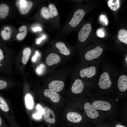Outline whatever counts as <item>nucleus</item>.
<instances>
[{
  "instance_id": "1",
  "label": "nucleus",
  "mask_w": 127,
  "mask_h": 127,
  "mask_svg": "<svg viewBox=\"0 0 127 127\" xmlns=\"http://www.w3.org/2000/svg\"><path fill=\"white\" fill-rule=\"evenodd\" d=\"M118 73L113 65L108 63L103 65L100 75L97 78L95 86L94 94L99 96H107L115 98V82Z\"/></svg>"
},
{
  "instance_id": "2",
  "label": "nucleus",
  "mask_w": 127,
  "mask_h": 127,
  "mask_svg": "<svg viewBox=\"0 0 127 127\" xmlns=\"http://www.w3.org/2000/svg\"><path fill=\"white\" fill-rule=\"evenodd\" d=\"M85 96L92 106L107 120H112L118 117L121 109L119 101L116 98L91 93Z\"/></svg>"
},
{
  "instance_id": "3",
  "label": "nucleus",
  "mask_w": 127,
  "mask_h": 127,
  "mask_svg": "<svg viewBox=\"0 0 127 127\" xmlns=\"http://www.w3.org/2000/svg\"><path fill=\"white\" fill-rule=\"evenodd\" d=\"M99 63L85 65L79 72L80 78L91 91L94 87L97 78L98 69Z\"/></svg>"
},
{
  "instance_id": "4",
  "label": "nucleus",
  "mask_w": 127,
  "mask_h": 127,
  "mask_svg": "<svg viewBox=\"0 0 127 127\" xmlns=\"http://www.w3.org/2000/svg\"><path fill=\"white\" fill-rule=\"evenodd\" d=\"M81 104L83 113L89 120L93 121L101 122L107 120L100 112L95 109L89 102L85 96L78 99Z\"/></svg>"
},
{
  "instance_id": "5",
  "label": "nucleus",
  "mask_w": 127,
  "mask_h": 127,
  "mask_svg": "<svg viewBox=\"0 0 127 127\" xmlns=\"http://www.w3.org/2000/svg\"><path fill=\"white\" fill-rule=\"evenodd\" d=\"M115 94L119 101L127 96V75L126 73H118L115 82Z\"/></svg>"
},
{
  "instance_id": "6",
  "label": "nucleus",
  "mask_w": 127,
  "mask_h": 127,
  "mask_svg": "<svg viewBox=\"0 0 127 127\" xmlns=\"http://www.w3.org/2000/svg\"><path fill=\"white\" fill-rule=\"evenodd\" d=\"M48 8L49 12L50 30L53 32L59 31L61 28L60 17L58 10L54 3L49 1Z\"/></svg>"
},
{
  "instance_id": "7",
  "label": "nucleus",
  "mask_w": 127,
  "mask_h": 127,
  "mask_svg": "<svg viewBox=\"0 0 127 127\" xmlns=\"http://www.w3.org/2000/svg\"><path fill=\"white\" fill-rule=\"evenodd\" d=\"M103 49L98 45L94 48L88 50L84 54L83 58L85 65L99 63L101 61Z\"/></svg>"
},
{
  "instance_id": "8",
  "label": "nucleus",
  "mask_w": 127,
  "mask_h": 127,
  "mask_svg": "<svg viewBox=\"0 0 127 127\" xmlns=\"http://www.w3.org/2000/svg\"><path fill=\"white\" fill-rule=\"evenodd\" d=\"M72 92L78 98L91 93V90L88 88L83 81L80 78L75 79L71 87Z\"/></svg>"
},
{
  "instance_id": "9",
  "label": "nucleus",
  "mask_w": 127,
  "mask_h": 127,
  "mask_svg": "<svg viewBox=\"0 0 127 127\" xmlns=\"http://www.w3.org/2000/svg\"><path fill=\"white\" fill-rule=\"evenodd\" d=\"M66 117L69 122L74 123H78L84 119L88 120L84 114L77 111H70L67 114Z\"/></svg>"
},
{
  "instance_id": "10",
  "label": "nucleus",
  "mask_w": 127,
  "mask_h": 127,
  "mask_svg": "<svg viewBox=\"0 0 127 127\" xmlns=\"http://www.w3.org/2000/svg\"><path fill=\"white\" fill-rule=\"evenodd\" d=\"M91 30V26L90 24H86L83 25L78 33L79 41L80 43L85 42L89 36Z\"/></svg>"
},
{
  "instance_id": "11",
  "label": "nucleus",
  "mask_w": 127,
  "mask_h": 127,
  "mask_svg": "<svg viewBox=\"0 0 127 127\" xmlns=\"http://www.w3.org/2000/svg\"><path fill=\"white\" fill-rule=\"evenodd\" d=\"M43 116L45 121L50 124H53L56 121L55 115L54 111L47 106L43 109Z\"/></svg>"
},
{
  "instance_id": "12",
  "label": "nucleus",
  "mask_w": 127,
  "mask_h": 127,
  "mask_svg": "<svg viewBox=\"0 0 127 127\" xmlns=\"http://www.w3.org/2000/svg\"><path fill=\"white\" fill-rule=\"evenodd\" d=\"M54 46L56 48L61 54L68 56L71 53V51L64 42L60 40H56Z\"/></svg>"
},
{
  "instance_id": "13",
  "label": "nucleus",
  "mask_w": 127,
  "mask_h": 127,
  "mask_svg": "<svg viewBox=\"0 0 127 127\" xmlns=\"http://www.w3.org/2000/svg\"><path fill=\"white\" fill-rule=\"evenodd\" d=\"M64 85V82L61 80H54L51 81L49 84V89L56 92L61 91Z\"/></svg>"
},
{
  "instance_id": "14",
  "label": "nucleus",
  "mask_w": 127,
  "mask_h": 127,
  "mask_svg": "<svg viewBox=\"0 0 127 127\" xmlns=\"http://www.w3.org/2000/svg\"><path fill=\"white\" fill-rule=\"evenodd\" d=\"M43 94L45 96L49 98L54 103H57L60 100V96L59 95L57 92L49 89H45Z\"/></svg>"
},
{
  "instance_id": "15",
  "label": "nucleus",
  "mask_w": 127,
  "mask_h": 127,
  "mask_svg": "<svg viewBox=\"0 0 127 127\" xmlns=\"http://www.w3.org/2000/svg\"><path fill=\"white\" fill-rule=\"evenodd\" d=\"M60 60V57L58 55L55 53H52L47 57L45 61L48 65L51 66L58 63Z\"/></svg>"
},
{
  "instance_id": "16",
  "label": "nucleus",
  "mask_w": 127,
  "mask_h": 127,
  "mask_svg": "<svg viewBox=\"0 0 127 127\" xmlns=\"http://www.w3.org/2000/svg\"><path fill=\"white\" fill-rule=\"evenodd\" d=\"M33 5V3L32 1L27 0L24 4L19 7V10L22 14H26L31 9Z\"/></svg>"
},
{
  "instance_id": "17",
  "label": "nucleus",
  "mask_w": 127,
  "mask_h": 127,
  "mask_svg": "<svg viewBox=\"0 0 127 127\" xmlns=\"http://www.w3.org/2000/svg\"><path fill=\"white\" fill-rule=\"evenodd\" d=\"M9 9L8 6L5 4H0V18L1 19H4L8 15Z\"/></svg>"
},
{
  "instance_id": "18",
  "label": "nucleus",
  "mask_w": 127,
  "mask_h": 127,
  "mask_svg": "<svg viewBox=\"0 0 127 127\" xmlns=\"http://www.w3.org/2000/svg\"><path fill=\"white\" fill-rule=\"evenodd\" d=\"M4 29V30H2L1 32V36L3 39L7 40L10 38L11 29L9 27L7 26L5 27Z\"/></svg>"
},
{
  "instance_id": "19",
  "label": "nucleus",
  "mask_w": 127,
  "mask_h": 127,
  "mask_svg": "<svg viewBox=\"0 0 127 127\" xmlns=\"http://www.w3.org/2000/svg\"><path fill=\"white\" fill-rule=\"evenodd\" d=\"M0 109L5 113L8 112L9 109V107L6 101L0 95Z\"/></svg>"
},
{
  "instance_id": "20",
  "label": "nucleus",
  "mask_w": 127,
  "mask_h": 127,
  "mask_svg": "<svg viewBox=\"0 0 127 127\" xmlns=\"http://www.w3.org/2000/svg\"><path fill=\"white\" fill-rule=\"evenodd\" d=\"M27 28L25 25L20 27L19 29V33L16 36V37L19 40L23 39L26 36L27 33Z\"/></svg>"
},
{
  "instance_id": "21",
  "label": "nucleus",
  "mask_w": 127,
  "mask_h": 127,
  "mask_svg": "<svg viewBox=\"0 0 127 127\" xmlns=\"http://www.w3.org/2000/svg\"><path fill=\"white\" fill-rule=\"evenodd\" d=\"M118 37L121 42L127 44V31L126 30L124 29L120 30L118 32Z\"/></svg>"
},
{
  "instance_id": "22",
  "label": "nucleus",
  "mask_w": 127,
  "mask_h": 127,
  "mask_svg": "<svg viewBox=\"0 0 127 127\" xmlns=\"http://www.w3.org/2000/svg\"><path fill=\"white\" fill-rule=\"evenodd\" d=\"M31 53V50L29 48H26L23 51V56L22 58V62L24 64H26L27 62Z\"/></svg>"
},
{
  "instance_id": "23",
  "label": "nucleus",
  "mask_w": 127,
  "mask_h": 127,
  "mask_svg": "<svg viewBox=\"0 0 127 127\" xmlns=\"http://www.w3.org/2000/svg\"><path fill=\"white\" fill-rule=\"evenodd\" d=\"M109 7L112 10L116 11L120 7L119 0H109L107 2Z\"/></svg>"
},
{
  "instance_id": "24",
  "label": "nucleus",
  "mask_w": 127,
  "mask_h": 127,
  "mask_svg": "<svg viewBox=\"0 0 127 127\" xmlns=\"http://www.w3.org/2000/svg\"><path fill=\"white\" fill-rule=\"evenodd\" d=\"M40 16L46 21H49V14L48 8L46 6L42 7L40 12Z\"/></svg>"
},
{
  "instance_id": "25",
  "label": "nucleus",
  "mask_w": 127,
  "mask_h": 127,
  "mask_svg": "<svg viewBox=\"0 0 127 127\" xmlns=\"http://www.w3.org/2000/svg\"><path fill=\"white\" fill-rule=\"evenodd\" d=\"M25 101L26 105L27 108L29 109H32L33 106L32 98L29 94H27L25 97Z\"/></svg>"
},
{
  "instance_id": "26",
  "label": "nucleus",
  "mask_w": 127,
  "mask_h": 127,
  "mask_svg": "<svg viewBox=\"0 0 127 127\" xmlns=\"http://www.w3.org/2000/svg\"><path fill=\"white\" fill-rule=\"evenodd\" d=\"M45 66L43 64H41L37 67L36 69V73L39 75H42L44 71Z\"/></svg>"
},
{
  "instance_id": "27",
  "label": "nucleus",
  "mask_w": 127,
  "mask_h": 127,
  "mask_svg": "<svg viewBox=\"0 0 127 127\" xmlns=\"http://www.w3.org/2000/svg\"><path fill=\"white\" fill-rule=\"evenodd\" d=\"M100 20L103 24L107 25L108 24V20L106 16L103 14L101 15L99 17Z\"/></svg>"
},
{
  "instance_id": "28",
  "label": "nucleus",
  "mask_w": 127,
  "mask_h": 127,
  "mask_svg": "<svg viewBox=\"0 0 127 127\" xmlns=\"http://www.w3.org/2000/svg\"><path fill=\"white\" fill-rule=\"evenodd\" d=\"M7 86V82L5 80L0 79V90L5 88Z\"/></svg>"
},
{
  "instance_id": "29",
  "label": "nucleus",
  "mask_w": 127,
  "mask_h": 127,
  "mask_svg": "<svg viewBox=\"0 0 127 127\" xmlns=\"http://www.w3.org/2000/svg\"><path fill=\"white\" fill-rule=\"evenodd\" d=\"M97 36L100 37H103L105 35L103 29L102 28L98 29L96 32Z\"/></svg>"
},
{
  "instance_id": "30",
  "label": "nucleus",
  "mask_w": 127,
  "mask_h": 127,
  "mask_svg": "<svg viewBox=\"0 0 127 127\" xmlns=\"http://www.w3.org/2000/svg\"><path fill=\"white\" fill-rule=\"evenodd\" d=\"M40 55V53L38 50H36L35 52V55L32 56V61L33 62H36L37 58Z\"/></svg>"
},
{
  "instance_id": "31",
  "label": "nucleus",
  "mask_w": 127,
  "mask_h": 127,
  "mask_svg": "<svg viewBox=\"0 0 127 127\" xmlns=\"http://www.w3.org/2000/svg\"><path fill=\"white\" fill-rule=\"evenodd\" d=\"M46 37V36L44 35L41 38H38L37 39V40L36 42V44H40L42 41L45 39Z\"/></svg>"
},
{
  "instance_id": "32",
  "label": "nucleus",
  "mask_w": 127,
  "mask_h": 127,
  "mask_svg": "<svg viewBox=\"0 0 127 127\" xmlns=\"http://www.w3.org/2000/svg\"><path fill=\"white\" fill-rule=\"evenodd\" d=\"M26 1V0H17L16 2V4L19 7L20 5L24 4Z\"/></svg>"
},
{
  "instance_id": "33",
  "label": "nucleus",
  "mask_w": 127,
  "mask_h": 127,
  "mask_svg": "<svg viewBox=\"0 0 127 127\" xmlns=\"http://www.w3.org/2000/svg\"><path fill=\"white\" fill-rule=\"evenodd\" d=\"M42 30V28L39 26L36 27L33 29V31L34 32H36L38 31H41Z\"/></svg>"
},
{
  "instance_id": "34",
  "label": "nucleus",
  "mask_w": 127,
  "mask_h": 127,
  "mask_svg": "<svg viewBox=\"0 0 127 127\" xmlns=\"http://www.w3.org/2000/svg\"><path fill=\"white\" fill-rule=\"evenodd\" d=\"M127 54L126 55L124 58L123 63L124 64V66L125 68L127 67Z\"/></svg>"
},
{
  "instance_id": "35",
  "label": "nucleus",
  "mask_w": 127,
  "mask_h": 127,
  "mask_svg": "<svg viewBox=\"0 0 127 127\" xmlns=\"http://www.w3.org/2000/svg\"><path fill=\"white\" fill-rule=\"evenodd\" d=\"M0 127H4V124L2 119L0 115Z\"/></svg>"
},
{
  "instance_id": "36",
  "label": "nucleus",
  "mask_w": 127,
  "mask_h": 127,
  "mask_svg": "<svg viewBox=\"0 0 127 127\" xmlns=\"http://www.w3.org/2000/svg\"><path fill=\"white\" fill-rule=\"evenodd\" d=\"M115 127H126L125 126H124L122 124L119 123L116 124L115 126Z\"/></svg>"
},
{
  "instance_id": "37",
  "label": "nucleus",
  "mask_w": 127,
  "mask_h": 127,
  "mask_svg": "<svg viewBox=\"0 0 127 127\" xmlns=\"http://www.w3.org/2000/svg\"></svg>"
}]
</instances>
